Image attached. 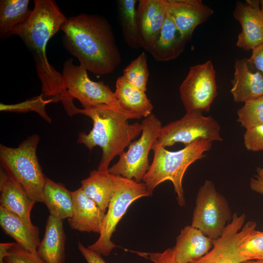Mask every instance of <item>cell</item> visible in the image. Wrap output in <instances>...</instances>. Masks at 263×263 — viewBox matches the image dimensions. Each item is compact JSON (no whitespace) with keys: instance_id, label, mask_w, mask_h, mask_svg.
I'll return each instance as SVG.
<instances>
[{"instance_id":"1","label":"cell","mask_w":263,"mask_h":263,"mask_svg":"<svg viewBox=\"0 0 263 263\" xmlns=\"http://www.w3.org/2000/svg\"><path fill=\"white\" fill-rule=\"evenodd\" d=\"M61 30L66 48L90 72L109 74L120 64L121 56L112 27L104 18L81 14L67 19Z\"/></svg>"},{"instance_id":"2","label":"cell","mask_w":263,"mask_h":263,"mask_svg":"<svg viewBox=\"0 0 263 263\" xmlns=\"http://www.w3.org/2000/svg\"><path fill=\"white\" fill-rule=\"evenodd\" d=\"M67 20L55 1L35 0L28 19L12 33L22 40L31 52L41 81L42 94L47 96H60L67 92L62 74L49 64L46 54L49 40L61 30Z\"/></svg>"},{"instance_id":"3","label":"cell","mask_w":263,"mask_h":263,"mask_svg":"<svg viewBox=\"0 0 263 263\" xmlns=\"http://www.w3.org/2000/svg\"><path fill=\"white\" fill-rule=\"evenodd\" d=\"M68 115L83 114L89 117L93 127L88 133H79L77 143L85 146L90 151L99 146L102 154L97 170L107 171L113 158L121 155L131 141L142 132L138 122L129 124L127 116L116 109L100 104L87 109L77 108L74 104L66 110Z\"/></svg>"},{"instance_id":"4","label":"cell","mask_w":263,"mask_h":263,"mask_svg":"<svg viewBox=\"0 0 263 263\" xmlns=\"http://www.w3.org/2000/svg\"><path fill=\"white\" fill-rule=\"evenodd\" d=\"M212 142L199 139L183 149L171 151L159 145L156 140L152 146L153 158L142 181L152 194L155 188L167 180L170 181L181 207L186 204L182 181L188 167L203 158L205 153L211 148Z\"/></svg>"},{"instance_id":"5","label":"cell","mask_w":263,"mask_h":263,"mask_svg":"<svg viewBox=\"0 0 263 263\" xmlns=\"http://www.w3.org/2000/svg\"><path fill=\"white\" fill-rule=\"evenodd\" d=\"M40 140L37 134L29 136L17 148L0 145V162L2 168L23 188L35 202L42 203L46 181L37 156Z\"/></svg>"},{"instance_id":"6","label":"cell","mask_w":263,"mask_h":263,"mask_svg":"<svg viewBox=\"0 0 263 263\" xmlns=\"http://www.w3.org/2000/svg\"><path fill=\"white\" fill-rule=\"evenodd\" d=\"M115 179L114 193L105 214L99 236L93 244L88 247L105 256H108L116 247L111 240L112 236L129 207L136 200L152 195L143 182H137L133 179L119 176H115Z\"/></svg>"},{"instance_id":"7","label":"cell","mask_w":263,"mask_h":263,"mask_svg":"<svg viewBox=\"0 0 263 263\" xmlns=\"http://www.w3.org/2000/svg\"><path fill=\"white\" fill-rule=\"evenodd\" d=\"M232 216L227 199L207 180L198 189L191 225L214 241L222 235Z\"/></svg>"},{"instance_id":"8","label":"cell","mask_w":263,"mask_h":263,"mask_svg":"<svg viewBox=\"0 0 263 263\" xmlns=\"http://www.w3.org/2000/svg\"><path fill=\"white\" fill-rule=\"evenodd\" d=\"M139 138L129 145L128 150L119 156L118 161L109 168L108 172L141 182L150 168L149 153L158 137L162 128L161 121L151 113L142 121Z\"/></svg>"},{"instance_id":"9","label":"cell","mask_w":263,"mask_h":263,"mask_svg":"<svg viewBox=\"0 0 263 263\" xmlns=\"http://www.w3.org/2000/svg\"><path fill=\"white\" fill-rule=\"evenodd\" d=\"M220 130V125L211 116L187 112L181 118L162 127L156 142L165 148L177 143L187 146L199 139L221 141Z\"/></svg>"},{"instance_id":"10","label":"cell","mask_w":263,"mask_h":263,"mask_svg":"<svg viewBox=\"0 0 263 263\" xmlns=\"http://www.w3.org/2000/svg\"><path fill=\"white\" fill-rule=\"evenodd\" d=\"M62 75L67 94L72 99L78 100L83 109L105 104L124 113L114 92L103 81L94 82L90 79L83 65H75L73 60L69 58L63 64Z\"/></svg>"},{"instance_id":"11","label":"cell","mask_w":263,"mask_h":263,"mask_svg":"<svg viewBox=\"0 0 263 263\" xmlns=\"http://www.w3.org/2000/svg\"><path fill=\"white\" fill-rule=\"evenodd\" d=\"M215 76L210 60L190 67L180 87V98L187 112L210 111L217 95Z\"/></svg>"},{"instance_id":"12","label":"cell","mask_w":263,"mask_h":263,"mask_svg":"<svg viewBox=\"0 0 263 263\" xmlns=\"http://www.w3.org/2000/svg\"><path fill=\"white\" fill-rule=\"evenodd\" d=\"M245 214H233L222 235L213 241L211 250L199 259L189 263H241L238 252L241 242L256 229L257 224L249 221L245 224Z\"/></svg>"},{"instance_id":"13","label":"cell","mask_w":263,"mask_h":263,"mask_svg":"<svg viewBox=\"0 0 263 263\" xmlns=\"http://www.w3.org/2000/svg\"><path fill=\"white\" fill-rule=\"evenodd\" d=\"M260 4V0L237 1L233 11L234 18L242 28L236 45L246 51L253 50L263 43V14Z\"/></svg>"},{"instance_id":"14","label":"cell","mask_w":263,"mask_h":263,"mask_svg":"<svg viewBox=\"0 0 263 263\" xmlns=\"http://www.w3.org/2000/svg\"><path fill=\"white\" fill-rule=\"evenodd\" d=\"M167 0H139L136 10L142 48L150 52L158 39L167 14Z\"/></svg>"},{"instance_id":"15","label":"cell","mask_w":263,"mask_h":263,"mask_svg":"<svg viewBox=\"0 0 263 263\" xmlns=\"http://www.w3.org/2000/svg\"><path fill=\"white\" fill-rule=\"evenodd\" d=\"M167 12L188 41L195 28L206 21L214 13L201 0H167Z\"/></svg>"},{"instance_id":"16","label":"cell","mask_w":263,"mask_h":263,"mask_svg":"<svg viewBox=\"0 0 263 263\" xmlns=\"http://www.w3.org/2000/svg\"><path fill=\"white\" fill-rule=\"evenodd\" d=\"M73 200V215L68 219L73 229L81 232L100 234L105 216L103 212L79 188L72 192Z\"/></svg>"},{"instance_id":"17","label":"cell","mask_w":263,"mask_h":263,"mask_svg":"<svg viewBox=\"0 0 263 263\" xmlns=\"http://www.w3.org/2000/svg\"><path fill=\"white\" fill-rule=\"evenodd\" d=\"M230 92L235 102H246L263 95V75L248 62L247 58L236 59Z\"/></svg>"},{"instance_id":"18","label":"cell","mask_w":263,"mask_h":263,"mask_svg":"<svg viewBox=\"0 0 263 263\" xmlns=\"http://www.w3.org/2000/svg\"><path fill=\"white\" fill-rule=\"evenodd\" d=\"M213 245L212 239L190 225L181 230L172 249L177 263H189L207 254Z\"/></svg>"},{"instance_id":"19","label":"cell","mask_w":263,"mask_h":263,"mask_svg":"<svg viewBox=\"0 0 263 263\" xmlns=\"http://www.w3.org/2000/svg\"><path fill=\"white\" fill-rule=\"evenodd\" d=\"M0 207L15 214L29 223L35 204L23 188L1 167L0 170Z\"/></svg>"},{"instance_id":"20","label":"cell","mask_w":263,"mask_h":263,"mask_svg":"<svg viewBox=\"0 0 263 263\" xmlns=\"http://www.w3.org/2000/svg\"><path fill=\"white\" fill-rule=\"evenodd\" d=\"M114 94L119 105L129 119L147 117L153 109L145 92L129 83L123 76L116 81Z\"/></svg>"},{"instance_id":"21","label":"cell","mask_w":263,"mask_h":263,"mask_svg":"<svg viewBox=\"0 0 263 263\" xmlns=\"http://www.w3.org/2000/svg\"><path fill=\"white\" fill-rule=\"evenodd\" d=\"M0 225L5 233L18 245L28 251L37 253L41 242L37 226L1 207Z\"/></svg>"},{"instance_id":"22","label":"cell","mask_w":263,"mask_h":263,"mask_svg":"<svg viewBox=\"0 0 263 263\" xmlns=\"http://www.w3.org/2000/svg\"><path fill=\"white\" fill-rule=\"evenodd\" d=\"M187 41L167 12L159 37L149 53L157 61L171 60L177 58L184 51Z\"/></svg>"},{"instance_id":"23","label":"cell","mask_w":263,"mask_h":263,"mask_svg":"<svg viewBox=\"0 0 263 263\" xmlns=\"http://www.w3.org/2000/svg\"><path fill=\"white\" fill-rule=\"evenodd\" d=\"M63 220L49 215L37 253L46 263H64L66 236Z\"/></svg>"},{"instance_id":"24","label":"cell","mask_w":263,"mask_h":263,"mask_svg":"<svg viewBox=\"0 0 263 263\" xmlns=\"http://www.w3.org/2000/svg\"><path fill=\"white\" fill-rule=\"evenodd\" d=\"M80 187L87 196L93 200L104 212L114 193L115 176L107 171L94 170L81 182Z\"/></svg>"},{"instance_id":"25","label":"cell","mask_w":263,"mask_h":263,"mask_svg":"<svg viewBox=\"0 0 263 263\" xmlns=\"http://www.w3.org/2000/svg\"><path fill=\"white\" fill-rule=\"evenodd\" d=\"M42 203L48 208L50 215L62 220L70 218L73 215L72 192L62 184L47 177L43 190Z\"/></svg>"},{"instance_id":"26","label":"cell","mask_w":263,"mask_h":263,"mask_svg":"<svg viewBox=\"0 0 263 263\" xmlns=\"http://www.w3.org/2000/svg\"><path fill=\"white\" fill-rule=\"evenodd\" d=\"M29 0H1L0 1V37H10L14 29L24 22L32 11L28 8Z\"/></svg>"},{"instance_id":"27","label":"cell","mask_w":263,"mask_h":263,"mask_svg":"<svg viewBox=\"0 0 263 263\" xmlns=\"http://www.w3.org/2000/svg\"><path fill=\"white\" fill-rule=\"evenodd\" d=\"M137 0H119L118 18L123 39L131 49L142 48L138 30L136 4Z\"/></svg>"},{"instance_id":"28","label":"cell","mask_w":263,"mask_h":263,"mask_svg":"<svg viewBox=\"0 0 263 263\" xmlns=\"http://www.w3.org/2000/svg\"><path fill=\"white\" fill-rule=\"evenodd\" d=\"M123 77L131 85L145 92L149 76L146 53L142 52L123 71Z\"/></svg>"},{"instance_id":"29","label":"cell","mask_w":263,"mask_h":263,"mask_svg":"<svg viewBox=\"0 0 263 263\" xmlns=\"http://www.w3.org/2000/svg\"><path fill=\"white\" fill-rule=\"evenodd\" d=\"M42 94L41 95L34 97L32 99L17 104H5L0 103V110L1 112L13 113L35 112L38 113L44 120L51 123L52 119L46 112V105L51 102L60 101V97H53L51 99L45 100L43 99Z\"/></svg>"},{"instance_id":"30","label":"cell","mask_w":263,"mask_h":263,"mask_svg":"<svg viewBox=\"0 0 263 263\" xmlns=\"http://www.w3.org/2000/svg\"><path fill=\"white\" fill-rule=\"evenodd\" d=\"M237 114V121L245 130L263 124V95L245 102Z\"/></svg>"},{"instance_id":"31","label":"cell","mask_w":263,"mask_h":263,"mask_svg":"<svg viewBox=\"0 0 263 263\" xmlns=\"http://www.w3.org/2000/svg\"><path fill=\"white\" fill-rule=\"evenodd\" d=\"M238 252L243 262L263 260V232H251L239 245Z\"/></svg>"},{"instance_id":"32","label":"cell","mask_w":263,"mask_h":263,"mask_svg":"<svg viewBox=\"0 0 263 263\" xmlns=\"http://www.w3.org/2000/svg\"><path fill=\"white\" fill-rule=\"evenodd\" d=\"M4 263H46L38 254L28 251L16 244L3 259Z\"/></svg>"},{"instance_id":"33","label":"cell","mask_w":263,"mask_h":263,"mask_svg":"<svg viewBox=\"0 0 263 263\" xmlns=\"http://www.w3.org/2000/svg\"><path fill=\"white\" fill-rule=\"evenodd\" d=\"M244 143L245 148L249 151L263 150V124L246 129Z\"/></svg>"},{"instance_id":"34","label":"cell","mask_w":263,"mask_h":263,"mask_svg":"<svg viewBox=\"0 0 263 263\" xmlns=\"http://www.w3.org/2000/svg\"><path fill=\"white\" fill-rule=\"evenodd\" d=\"M153 263H177L172 248H168L162 252L147 253Z\"/></svg>"},{"instance_id":"35","label":"cell","mask_w":263,"mask_h":263,"mask_svg":"<svg viewBox=\"0 0 263 263\" xmlns=\"http://www.w3.org/2000/svg\"><path fill=\"white\" fill-rule=\"evenodd\" d=\"M248 62L257 71L263 75V43L252 50V54Z\"/></svg>"},{"instance_id":"36","label":"cell","mask_w":263,"mask_h":263,"mask_svg":"<svg viewBox=\"0 0 263 263\" xmlns=\"http://www.w3.org/2000/svg\"><path fill=\"white\" fill-rule=\"evenodd\" d=\"M78 248L87 263H106L101 255L86 247L80 242L78 243Z\"/></svg>"},{"instance_id":"37","label":"cell","mask_w":263,"mask_h":263,"mask_svg":"<svg viewBox=\"0 0 263 263\" xmlns=\"http://www.w3.org/2000/svg\"><path fill=\"white\" fill-rule=\"evenodd\" d=\"M250 188L254 191L263 195V179L256 176L250 180Z\"/></svg>"},{"instance_id":"38","label":"cell","mask_w":263,"mask_h":263,"mask_svg":"<svg viewBox=\"0 0 263 263\" xmlns=\"http://www.w3.org/2000/svg\"><path fill=\"white\" fill-rule=\"evenodd\" d=\"M16 243H2L0 244V263H3V259L8 254L9 250Z\"/></svg>"},{"instance_id":"39","label":"cell","mask_w":263,"mask_h":263,"mask_svg":"<svg viewBox=\"0 0 263 263\" xmlns=\"http://www.w3.org/2000/svg\"><path fill=\"white\" fill-rule=\"evenodd\" d=\"M257 176L263 179V168L258 167L256 169Z\"/></svg>"},{"instance_id":"40","label":"cell","mask_w":263,"mask_h":263,"mask_svg":"<svg viewBox=\"0 0 263 263\" xmlns=\"http://www.w3.org/2000/svg\"><path fill=\"white\" fill-rule=\"evenodd\" d=\"M241 263H263V260L246 261Z\"/></svg>"},{"instance_id":"41","label":"cell","mask_w":263,"mask_h":263,"mask_svg":"<svg viewBox=\"0 0 263 263\" xmlns=\"http://www.w3.org/2000/svg\"><path fill=\"white\" fill-rule=\"evenodd\" d=\"M260 3L261 4V11L263 14V0H260Z\"/></svg>"}]
</instances>
